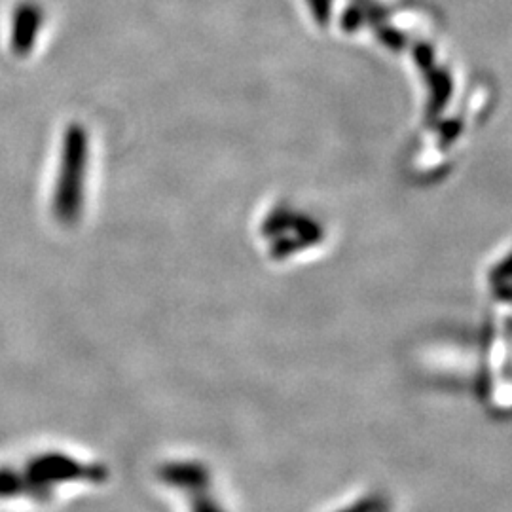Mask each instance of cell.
Masks as SVG:
<instances>
[{"label":"cell","mask_w":512,"mask_h":512,"mask_svg":"<svg viewBox=\"0 0 512 512\" xmlns=\"http://www.w3.org/2000/svg\"><path fill=\"white\" fill-rule=\"evenodd\" d=\"M165 476L169 478V486L177 488L183 497L184 512H230L213 488V480L203 469H192L190 475L186 465L167 467Z\"/></svg>","instance_id":"obj_2"},{"label":"cell","mask_w":512,"mask_h":512,"mask_svg":"<svg viewBox=\"0 0 512 512\" xmlns=\"http://www.w3.org/2000/svg\"><path fill=\"white\" fill-rule=\"evenodd\" d=\"M40 8L35 2H21L14 14V33L19 44H29L33 31L40 25Z\"/></svg>","instance_id":"obj_3"},{"label":"cell","mask_w":512,"mask_h":512,"mask_svg":"<svg viewBox=\"0 0 512 512\" xmlns=\"http://www.w3.org/2000/svg\"><path fill=\"white\" fill-rule=\"evenodd\" d=\"M389 509H391V503L387 495L382 492H368L351 499L332 512H389Z\"/></svg>","instance_id":"obj_4"},{"label":"cell","mask_w":512,"mask_h":512,"mask_svg":"<svg viewBox=\"0 0 512 512\" xmlns=\"http://www.w3.org/2000/svg\"><path fill=\"white\" fill-rule=\"evenodd\" d=\"M109 476V467L99 459L57 448L35 450L0 461V503L31 509L54 507L71 495L101 488Z\"/></svg>","instance_id":"obj_1"}]
</instances>
